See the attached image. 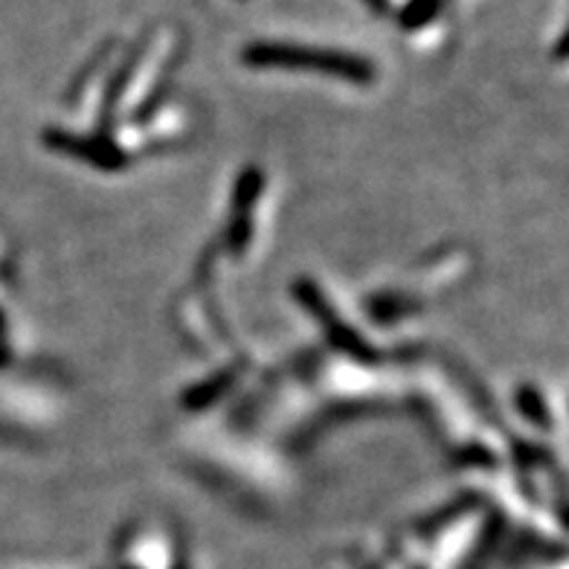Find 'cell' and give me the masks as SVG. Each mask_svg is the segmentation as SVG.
Returning a JSON list of instances; mask_svg holds the SVG:
<instances>
[{"mask_svg":"<svg viewBox=\"0 0 569 569\" xmlns=\"http://www.w3.org/2000/svg\"><path fill=\"white\" fill-rule=\"evenodd\" d=\"M442 9V0H410L405 9H401V27L405 30H419L425 23L433 21Z\"/></svg>","mask_w":569,"mask_h":569,"instance_id":"7a4b0ae2","label":"cell"},{"mask_svg":"<svg viewBox=\"0 0 569 569\" xmlns=\"http://www.w3.org/2000/svg\"><path fill=\"white\" fill-rule=\"evenodd\" d=\"M241 61L256 70H302V73L331 76L355 84L375 82V64L369 59L340 50H320V47L256 41L241 50Z\"/></svg>","mask_w":569,"mask_h":569,"instance_id":"6da1fadb","label":"cell"},{"mask_svg":"<svg viewBox=\"0 0 569 569\" xmlns=\"http://www.w3.org/2000/svg\"><path fill=\"white\" fill-rule=\"evenodd\" d=\"M178 569H187V567H178Z\"/></svg>","mask_w":569,"mask_h":569,"instance_id":"277c9868","label":"cell"},{"mask_svg":"<svg viewBox=\"0 0 569 569\" xmlns=\"http://www.w3.org/2000/svg\"><path fill=\"white\" fill-rule=\"evenodd\" d=\"M367 3L375 9V12H390L392 9L390 0H367Z\"/></svg>","mask_w":569,"mask_h":569,"instance_id":"3957f363","label":"cell"}]
</instances>
